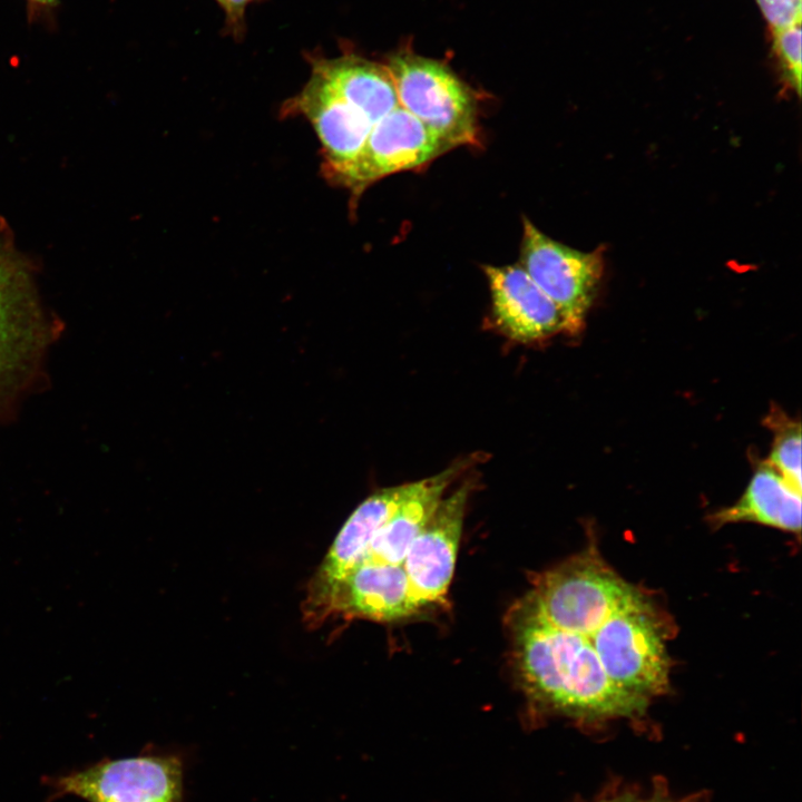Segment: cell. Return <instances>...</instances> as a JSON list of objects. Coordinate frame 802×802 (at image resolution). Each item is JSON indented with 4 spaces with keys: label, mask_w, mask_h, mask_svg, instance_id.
Wrapping results in <instances>:
<instances>
[{
    "label": "cell",
    "mask_w": 802,
    "mask_h": 802,
    "mask_svg": "<svg viewBox=\"0 0 802 802\" xmlns=\"http://www.w3.org/2000/svg\"><path fill=\"white\" fill-rule=\"evenodd\" d=\"M29 20H51L59 0H25Z\"/></svg>",
    "instance_id": "obj_21"
},
{
    "label": "cell",
    "mask_w": 802,
    "mask_h": 802,
    "mask_svg": "<svg viewBox=\"0 0 802 802\" xmlns=\"http://www.w3.org/2000/svg\"><path fill=\"white\" fill-rule=\"evenodd\" d=\"M304 623L311 628L331 617L392 622L419 612L402 565L361 564L322 595L304 599Z\"/></svg>",
    "instance_id": "obj_8"
},
{
    "label": "cell",
    "mask_w": 802,
    "mask_h": 802,
    "mask_svg": "<svg viewBox=\"0 0 802 802\" xmlns=\"http://www.w3.org/2000/svg\"><path fill=\"white\" fill-rule=\"evenodd\" d=\"M774 49L784 78L790 87L801 94V22L773 31Z\"/></svg>",
    "instance_id": "obj_18"
},
{
    "label": "cell",
    "mask_w": 802,
    "mask_h": 802,
    "mask_svg": "<svg viewBox=\"0 0 802 802\" xmlns=\"http://www.w3.org/2000/svg\"><path fill=\"white\" fill-rule=\"evenodd\" d=\"M311 70L320 75L346 102L359 109L374 126L399 106L397 91L385 67L353 53L327 59L309 53Z\"/></svg>",
    "instance_id": "obj_15"
},
{
    "label": "cell",
    "mask_w": 802,
    "mask_h": 802,
    "mask_svg": "<svg viewBox=\"0 0 802 802\" xmlns=\"http://www.w3.org/2000/svg\"><path fill=\"white\" fill-rule=\"evenodd\" d=\"M515 656L532 696L585 718L632 717L647 700L616 686L605 673L587 635L556 628L516 607Z\"/></svg>",
    "instance_id": "obj_1"
},
{
    "label": "cell",
    "mask_w": 802,
    "mask_h": 802,
    "mask_svg": "<svg viewBox=\"0 0 802 802\" xmlns=\"http://www.w3.org/2000/svg\"><path fill=\"white\" fill-rule=\"evenodd\" d=\"M414 488L415 482L384 488L358 506L311 577L304 599L322 595L361 563L376 532Z\"/></svg>",
    "instance_id": "obj_13"
},
{
    "label": "cell",
    "mask_w": 802,
    "mask_h": 802,
    "mask_svg": "<svg viewBox=\"0 0 802 802\" xmlns=\"http://www.w3.org/2000/svg\"><path fill=\"white\" fill-rule=\"evenodd\" d=\"M182 763L175 756L105 759L68 774L47 777L51 799L87 802H182Z\"/></svg>",
    "instance_id": "obj_6"
},
{
    "label": "cell",
    "mask_w": 802,
    "mask_h": 802,
    "mask_svg": "<svg viewBox=\"0 0 802 802\" xmlns=\"http://www.w3.org/2000/svg\"><path fill=\"white\" fill-rule=\"evenodd\" d=\"M385 68L399 105L451 148L478 143L476 98L444 63L401 51Z\"/></svg>",
    "instance_id": "obj_4"
},
{
    "label": "cell",
    "mask_w": 802,
    "mask_h": 802,
    "mask_svg": "<svg viewBox=\"0 0 802 802\" xmlns=\"http://www.w3.org/2000/svg\"><path fill=\"white\" fill-rule=\"evenodd\" d=\"M471 463V460L463 459L439 473L415 481L412 493L380 528L359 565H401L411 542L436 511L446 489Z\"/></svg>",
    "instance_id": "obj_14"
},
{
    "label": "cell",
    "mask_w": 802,
    "mask_h": 802,
    "mask_svg": "<svg viewBox=\"0 0 802 802\" xmlns=\"http://www.w3.org/2000/svg\"><path fill=\"white\" fill-rule=\"evenodd\" d=\"M471 489L472 481L467 480L441 499L401 564L419 610L442 602L448 593Z\"/></svg>",
    "instance_id": "obj_11"
},
{
    "label": "cell",
    "mask_w": 802,
    "mask_h": 802,
    "mask_svg": "<svg viewBox=\"0 0 802 802\" xmlns=\"http://www.w3.org/2000/svg\"><path fill=\"white\" fill-rule=\"evenodd\" d=\"M217 3H219V0H215Z\"/></svg>",
    "instance_id": "obj_24"
},
{
    "label": "cell",
    "mask_w": 802,
    "mask_h": 802,
    "mask_svg": "<svg viewBox=\"0 0 802 802\" xmlns=\"http://www.w3.org/2000/svg\"><path fill=\"white\" fill-rule=\"evenodd\" d=\"M637 802H704L697 795L685 796L682 799L673 798L662 783H657L653 793L645 800Z\"/></svg>",
    "instance_id": "obj_22"
},
{
    "label": "cell",
    "mask_w": 802,
    "mask_h": 802,
    "mask_svg": "<svg viewBox=\"0 0 802 802\" xmlns=\"http://www.w3.org/2000/svg\"><path fill=\"white\" fill-rule=\"evenodd\" d=\"M767 421L772 422L770 427L774 430V440L766 463L801 492V424L776 411Z\"/></svg>",
    "instance_id": "obj_17"
},
{
    "label": "cell",
    "mask_w": 802,
    "mask_h": 802,
    "mask_svg": "<svg viewBox=\"0 0 802 802\" xmlns=\"http://www.w3.org/2000/svg\"><path fill=\"white\" fill-rule=\"evenodd\" d=\"M283 117H304L321 143L322 173L338 185L363 148L373 127L359 109L311 70L303 89L281 107Z\"/></svg>",
    "instance_id": "obj_10"
},
{
    "label": "cell",
    "mask_w": 802,
    "mask_h": 802,
    "mask_svg": "<svg viewBox=\"0 0 802 802\" xmlns=\"http://www.w3.org/2000/svg\"><path fill=\"white\" fill-rule=\"evenodd\" d=\"M452 149L400 105L380 119L339 186L354 199L374 182L403 170L426 166Z\"/></svg>",
    "instance_id": "obj_9"
},
{
    "label": "cell",
    "mask_w": 802,
    "mask_h": 802,
    "mask_svg": "<svg viewBox=\"0 0 802 802\" xmlns=\"http://www.w3.org/2000/svg\"><path fill=\"white\" fill-rule=\"evenodd\" d=\"M262 0H219L225 13L224 33L241 41L245 36V11L250 4Z\"/></svg>",
    "instance_id": "obj_20"
},
{
    "label": "cell",
    "mask_w": 802,
    "mask_h": 802,
    "mask_svg": "<svg viewBox=\"0 0 802 802\" xmlns=\"http://www.w3.org/2000/svg\"><path fill=\"white\" fill-rule=\"evenodd\" d=\"M603 802H637V799L633 793H622Z\"/></svg>",
    "instance_id": "obj_23"
},
{
    "label": "cell",
    "mask_w": 802,
    "mask_h": 802,
    "mask_svg": "<svg viewBox=\"0 0 802 802\" xmlns=\"http://www.w3.org/2000/svg\"><path fill=\"white\" fill-rule=\"evenodd\" d=\"M773 31L800 23L802 0H756Z\"/></svg>",
    "instance_id": "obj_19"
},
{
    "label": "cell",
    "mask_w": 802,
    "mask_h": 802,
    "mask_svg": "<svg viewBox=\"0 0 802 802\" xmlns=\"http://www.w3.org/2000/svg\"><path fill=\"white\" fill-rule=\"evenodd\" d=\"M43 339L31 270L0 223V404L27 380Z\"/></svg>",
    "instance_id": "obj_5"
},
{
    "label": "cell",
    "mask_w": 802,
    "mask_h": 802,
    "mask_svg": "<svg viewBox=\"0 0 802 802\" xmlns=\"http://www.w3.org/2000/svg\"><path fill=\"white\" fill-rule=\"evenodd\" d=\"M493 320L501 332L521 343L569 332L557 305L530 278L519 263L483 266Z\"/></svg>",
    "instance_id": "obj_12"
},
{
    "label": "cell",
    "mask_w": 802,
    "mask_h": 802,
    "mask_svg": "<svg viewBox=\"0 0 802 802\" xmlns=\"http://www.w3.org/2000/svg\"><path fill=\"white\" fill-rule=\"evenodd\" d=\"M588 638L605 673L619 688L647 701L667 689L669 661L663 632L639 593Z\"/></svg>",
    "instance_id": "obj_3"
},
{
    "label": "cell",
    "mask_w": 802,
    "mask_h": 802,
    "mask_svg": "<svg viewBox=\"0 0 802 802\" xmlns=\"http://www.w3.org/2000/svg\"><path fill=\"white\" fill-rule=\"evenodd\" d=\"M715 526L750 521L799 535L801 492L766 462L759 467L742 497L712 516Z\"/></svg>",
    "instance_id": "obj_16"
},
{
    "label": "cell",
    "mask_w": 802,
    "mask_h": 802,
    "mask_svg": "<svg viewBox=\"0 0 802 802\" xmlns=\"http://www.w3.org/2000/svg\"><path fill=\"white\" fill-rule=\"evenodd\" d=\"M637 593L596 554L584 552L540 575L518 607L556 628L589 636Z\"/></svg>",
    "instance_id": "obj_2"
},
{
    "label": "cell",
    "mask_w": 802,
    "mask_h": 802,
    "mask_svg": "<svg viewBox=\"0 0 802 802\" xmlns=\"http://www.w3.org/2000/svg\"><path fill=\"white\" fill-rule=\"evenodd\" d=\"M519 264L560 310L569 332H578L602 280V252L571 248L524 217Z\"/></svg>",
    "instance_id": "obj_7"
}]
</instances>
